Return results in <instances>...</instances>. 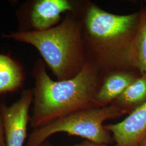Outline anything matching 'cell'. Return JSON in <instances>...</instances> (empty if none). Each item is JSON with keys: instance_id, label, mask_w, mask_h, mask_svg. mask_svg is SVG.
I'll return each mask as SVG.
<instances>
[{"instance_id": "cell-15", "label": "cell", "mask_w": 146, "mask_h": 146, "mask_svg": "<svg viewBox=\"0 0 146 146\" xmlns=\"http://www.w3.org/2000/svg\"><path fill=\"white\" fill-rule=\"evenodd\" d=\"M139 146H146V136L144 137V139L142 140L141 143H140Z\"/></svg>"}, {"instance_id": "cell-12", "label": "cell", "mask_w": 146, "mask_h": 146, "mask_svg": "<svg viewBox=\"0 0 146 146\" xmlns=\"http://www.w3.org/2000/svg\"><path fill=\"white\" fill-rule=\"evenodd\" d=\"M0 146H6L3 121L2 115L0 113Z\"/></svg>"}, {"instance_id": "cell-10", "label": "cell", "mask_w": 146, "mask_h": 146, "mask_svg": "<svg viewBox=\"0 0 146 146\" xmlns=\"http://www.w3.org/2000/svg\"><path fill=\"white\" fill-rule=\"evenodd\" d=\"M146 102V74L143 73L111 104L129 114Z\"/></svg>"}, {"instance_id": "cell-9", "label": "cell", "mask_w": 146, "mask_h": 146, "mask_svg": "<svg viewBox=\"0 0 146 146\" xmlns=\"http://www.w3.org/2000/svg\"><path fill=\"white\" fill-rule=\"evenodd\" d=\"M25 80L26 74L21 63L7 54L0 53V95L19 91Z\"/></svg>"}, {"instance_id": "cell-16", "label": "cell", "mask_w": 146, "mask_h": 146, "mask_svg": "<svg viewBox=\"0 0 146 146\" xmlns=\"http://www.w3.org/2000/svg\"><path fill=\"white\" fill-rule=\"evenodd\" d=\"M145 4H146V7H145V8H143V9L144 12H145V16H146V1H145Z\"/></svg>"}, {"instance_id": "cell-2", "label": "cell", "mask_w": 146, "mask_h": 146, "mask_svg": "<svg viewBox=\"0 0 146 146\" xmlns=\"http://www.w3.org/2000/svg\"><path fill=\"white\" fill-rule=\"evenodd\" d=\"M32 76L35 87L30 124L34 129L78 110L100 107L94 97L102 78L89 61L74 78L55 81L47 74L44 61L39 58L34 64Z\"/></svg>"}, {"instance_id": "cell-7", "label": "cell", "mask_w": 146, "mask_h": 146, "mask_svg": "<svg viewBox=\"0 0 146 146\" xmlns=\"http://www.w3.org/2000/svg\"><path fill=\"white\" fill-rule=\"evenodd\" d=\"M112 134L114 146H139L146 136V102L115 124L104 125Z\"/></svg>"}, {"instance_id": "cell-1", "label": "cell", "mask_w": 146, "mask_h": 146, "mask_svg": "<svg viewBox=\"0 0 146 146\" xmlns=\"http://www.w3.org/2000/svg\"><path fill=\"white\" fill-rule=\"evenodd\" d=\"M84 11L82 36L87 61L93 63L101 78L115 72L135 70L129 54L138 30L141 11L116 15L89 3Z\"/></svg>"}, {"instance_id": "cell-4", "label": "cell", "mask_w": 146, "mask_h": 146, "mask_svg": "<svg viewBox=\"0 0 146 146\" xmlns=\"http://www.w3.org/2000/svg\"><path fill=\"white\" fill-rule=\"evenodd\" d=\"M125 114V111L113 104L78 110L34 129L29 136L26 146H39L58 133L78 136L107 145L113 140L111 134L105 129L104 123Z\"/></svg>"}, {"instance_id": "cell-6", "label": "cell", "mask_w": 146, "mask_h": 146, "mask_svg": "<svg viewBox=\"0 0 146 146\" xmlns=\"http://www.w3.org/2000/svg\"><path fill=\"white\" fill-rule=\"evenodd\" d=\"M33 89H24L20 98L8 106L0 102V113L3 121L6 146H23L30 123L29 109L33 103Z\"/></svg>"}, {"instance_id": "cell-8", "label": "cell", "mask_w": 146, "mask_h": 146, "mask_svg": "<svg viewBox=\"0 0 146 146\" xmlns=\"http://www.w3.org/2000/svg\"><path fill=\"white\" fill-rule=\"evenodd\" d=\"M141 75L136 70H127L106 75L95 95V102L100 107L109 106Z\"/></svg>"}, {"instance_id": "cell-5", "label": "cell", "mask_w": 146, "mask_h": 146, "mask_svg": "<svg viewBox=\"0 0 146 146\" xmlns=\"http://www.w3.org/2000/svg\"><path fill=\"white\" fill-rule=\"evenodd\" d=\"M76 12L75 3L68 0H33L16 11L20 31H42L56 26L63 13Z\"/></svg>"}, {"instance_id": "cell-14", "label": "cell", "mask_w": 146, "mask_h": 146, "mask_svg": "<svg viewBox=\"0 0 146 146\" xmlns=\"http://www.w3.org/2000/svg\"><path fill=\"white\" fill-rule=\"evenodd\" d=\"M39 146H55L53 144L51 143L50 142H48V141H46L44 142L43 143H42L41 145H40Z\"/></svg>"}, {"instance_id": "cell-3", "label": "cell", "mask_w": 146, "mask_h": 146, "mask_svg": "<svg viewBox=\"0 0 146 146\" xmlns=\"http://www.w3.org/2000/svg\"><path fill=\"white\" fill-rule=\"evenodd\" d=\"M77 11L69 12L60 24L42 31H15L2 37L35 47L58 81L76 76L87 61L84 47L82 20Z\"/></svg>"}, {"instance_id": "cell-11", "label": "cell", "mask_w": 146, "mask_h": 146, "mask_svg": "<svg viewBox=\"0 0 146 146\" xmlns=\"http://www.w3.org/2000/svg\"><path fill=\"white\" fill-rule=\"evenodd\" d=\"M138 30L131 47L129 62L131 67L141 74H146V18L143 9Z\"/></svg>"}, {"instance_id": "cell-13", "label": "cell", "mask_w": 146, "mask_h": 146, "mask_svg": "<svg viewBox=\"0 0 146 146\" xmlns=\"http://www.w3.org/2000/svg\"><path fill=\"white\" fill-rule=\"evenodd\" d=\"M107 146V145H104V144L96 143V142L89 141V140H86V141L82 142H81L80 143H78V144H76V145H72V146Z\"/></svg>"}]
</instances>
